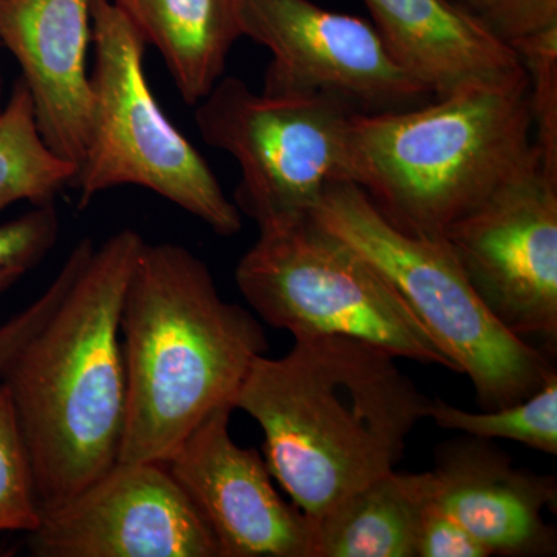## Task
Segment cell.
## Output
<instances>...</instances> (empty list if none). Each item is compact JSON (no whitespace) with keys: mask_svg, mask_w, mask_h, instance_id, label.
Segmentation results:
<instances>
[{"mask_svg":"<svg viewBox=\"0 0 557 557\" xmlns=\"http://www.w3.org/2000/svg\"><path fill=\"white\" fill-rule=\"evenodd\" d=\"M397 357L348 336L295 339L256 358L234 409L258 421L271 475L310 520L394 471L428 398Z\"/></svg>","mask_w":557,"mask_h":557,"instance_id":"cell-1","label":"cell"},{"mask_svg":"<svg viewBox=\"0 0 557 557\" xmlns=\"http://www.w3.org/2000/svg\"><path fill=\"white\" fill-rule=\"evenodd\" d=\"M141 234L95 248L3 383L35 475L40 511L75 496L119 460L126 418L121 311Z\"/></svg>","mask_w":557,"mask_h":557,"instance_id":"cell-2","label":"cell"},{"mask_svg":"<svg viewBox=\"0 0 557 557\" xmlns=\"http://www.w3.org/2000/svg\"><path fill=\"white\" fill-rule=\"evenodd\" d=\"M126 418L120 461L168 463L201 421L234 406L269 351L255 314L220 296L207 263L182 245L139 248L121 311Z\"/></svg>","mask_w":557,"mask_h":557,"instance_id":"cell-3","label":"cell"},{"mask_svg":"<svg viewBox=\"0 0 557 557\" xmlns=\"http://www.w3.org/2000/svg\"><path fill=\"white\" fill-rule=\"evenodd\" d=\"M347 149L348 180L391 225L440 240L502 186L541 166L530 83L354 113Z\"/></svg>","mask_w":557,"mask_h":557,"instance_id":"cell-4","label":"cell"},{"mask_svg":"<svg viewBox=\"0 0 557 557\" xmlns=\"http://www.w3.org/2000/svg\"><path fill=\"white\" fill-rule=\"evenodd\" d=\"M311 215L398 289L456 372L471 380L480 409L518 405L556 372L541 348L493 317L445 240L395 228L354 183L330 186Z\"/></svg>","mask_w":557,"mask_h":557,"instance_id":"cell-5","label":"cell"},{"mask_svg":"<svg viewBox=\"0 0 557 557\" xmlns=\"http://www.w3.org/2000/svg\"><path fill=\"white\" fill-rule=\"evenodd\" d=\"M91 42L90 131L72 183L78 207H89L106 190L139 186L220 236L239 233V209L199 150L161 110L146 78L145 40L112 0H91Z\"/></svg>","mask_w":557,"mask_h":557,"instance_id":"cell-6","label":"cell"},{"mask_svg":"<svg viewBox=\"0 0 557 557\" xmlns=\"http://www.w3.org/2000/svg\"><path fill=\"white\" fill-rule=\"evenodd\" d=\"M259 233L237 265L236 282L271 327L295 339L348 336L456 372L398 289L313 215Z\"/></svg>","mask_w":557,"mask_h":557,"instance_id":"cell-7","label":"cell"},{"mask_svg":"<svg viewBox=\"0 0 557 557\" xmlns=\"http://www.w3.org/2000/svg\"><path fill=\"white\" fill-rule=\"evenodd\" d=\"M351 115L327 97L255 94L236 76H223L196 110L203 141L239 163L233 203L259 231L309 218L330 186L350 183Z\"/></svg>","mask_w":557,"mask_h":557,"instance_id":"cell-8","label":"cell"},{"mask_svg":"<svg viewBox=\"0 0 557 557\" xmlns=\"http://www.w3.org/2000/svg\"><path fill=\"white\" fill-rule=\"evenodd\" d=\"M236 9L242 38L271 51L263 95L327 97L364 115L434 100L369 22L310 0H236Z\"/></svg>","mask_w":557,"mask_h":557,"instance_id":"cell-9","label":"cell"},{"mask_svg":"<svg viewBox=\"0 0 557 557\" xmlns=\"http://www.w3.org/2000/svg\"><path fill=\"white\" fill-rule=\"evenodd\" d=\"M442 239L505 329L555 350L557 178L541 166L525 172L454 222Z\"/></svg>","mask_w":557,"mask_h":557,"instance_id":"cell-10","label":"cell"},{"mask_svg":"<svg viewBox=\"0 0 557 557\" xmlns=\"http://www.w3.org/2000/svg\"><path fill=\"white\" fill-rule=\"evenodd\" d=\"M36 557H220L211 530L166 463L116 460L57 507L40 511Z\"/></svg>","mask_w":557,"mask_h":557,"instance_id":"cell-11","label":"cell"},{"mask_svg":"<svg viewBox=\"0 0 557 557\" xmlns=\"http://www.w3.org/2000/svg\"><path fill=\"white\" fill-rule=\"evenodd\" d=\"M234 406L209 413L168 461L220 557H311V520L273 486L267 461L230 434Z\"/></svg>","mask_w":557,"mask_h":557,"instance_id":"cell-12","label":"cell"},{"mask_svg":"<svg viewBox=\"0 0 557 557\" xmlns=\"http://www.w3.org/2000/svg\"><path fill=\"white\" fill-rule=\"evenodd\" d=\"M91 0H0V49L13 54L40 137L78 171L91 121Z\"/></svg>","mask_w":557,"mask_h":557,"instance_id":"cell-13","label":"cell"},{"mask_svg":"<svg viewBox=\"0 0 557 557\" xmlns=\"http://www.w3.org/2000/svg\"><path fill=\"white\" fill-rule=\"evenodd\" d=\"M431 475L435 502L491 556L556 555V530L544 519L557 505L553 475L516 468L491 440L467 434L438 446Z\"/></svg>","mask_w":557,"mask_h":557,"instance_id":"cell-14","label":"cell"},{"mask_svg":"<svg viewBox=\"0 0 557 557\" xmlns=\"http://www.w3.org/2000/svg\"><path fill=\"white\" fill-rule=\"evenodd\" d=\"M362 2L392 58L434 98L528 83L518 53L450 0Z\"/></svg>","mask_w":557,"mask_h":557,"instance_id":"cell-15","label":"cell"},{"mask_svg":"<svg viewBox=\"0 0 557 557\" xmlns=\"http://www.w3.org/2000/svg\"><path fill=\"white\" fill-rule=\"evenodd\" d=\"M153 46L186 104L197 106L225 75L242 38L236 0H112Z\"/></svg>","mask_w":557,"mask_h":557,"instance_id":"cell-16","label":"cell"},{"mask_svg":"<svg viewBox=\"0 0 557 557\" xmlns=\"http://www.w3.org/2000/svg\"><path fill=\"white\" fill-rule=\"evenodd\" d=\"M434 497L431 471H391L311 520V557H417L421 515Z\"/></svg>","mask_w":557,"mask_h":557,"instance_id":"cell-17","label":"cell"},{"mask_svg":"<svg viewBox=\"0 0 557 557\" xmlns=\"http://www.w3.org/2000/svg\"><path fill=\"white\" fill-rule=\"evenodd\" d=\"M75 175L40 137L30 94L17 78L0 112V211L20 201L54 203Z\"/></svg>","mask_w":557,"mask_h":557,"instance_id":"cell-18","label":"cell"},{"mask_svg":"<svg viewBox=\"0 0 557 557\" xmlns=\"http://www.w3.org/2000/svg\"><path fill=\"white\" fill-rule=\"evenodd\" d=\"M428 418L446 431L479 438H505L528 448L557 454V373L553 372L531 397L496 410L469 412L445 399H431Z\"/></svg>","mask_w":557,"mask_h":557,"instance_id":"cell-19","label":"cell"},{"mask_svg":"<svg viewBox=\"0 0 557 557\" xmlns=\"http://www.w3.org/2000/svg\"><path fill=\"white\" fill-rule=\"evenodd\" d=\"M40 508L27 446L14 412L9 387L0 383V533H30Z\"/></svg>","mask_w":557,"mask_h":557,"instance_id":"cell-20","label":"cell"},{"mask_svg":"<svg viewBox=\"0 0 557 557\" xmlns=\"http://www.w3.org/2000/svg\"><path fill=\"white\" fill-rule=\"evenodd\" d=\"M530 83L534 146L542 170L557 178V25L516 42Z\"/></svg>","mask_w":557,"mask_h":557,"instance_id":"cell-21","label":"cell"},{"mask_svg":"<svg viewBox=\"0 0 557 557\" xmlns=\"http://www.w3.org/2000/svg\"><path fill=\"white\" fill-rule=\"evenodd\" d=\"M60 237L54 203L33 207L21 218L0 225V295L38 267Z\"/></svg>","mask_w":557,"mask_h":557,"instance_id":"cell-22","label":"cell"},{"mask_svg":"<svg viewBox=\"0 0 557 557\" xmlns=\"http://www.w3.org/2000/svg\"><path fill=\"white\" fill-rule=\"evenodd\" d=\"M95 248L97 247L91 239H83L76 244L49 287L44 289L42 295L20 313L13 314L9 321L0 324V383L5 379L11 362L17 357L22 347L39 332L60 306Z\"/></svg>","mask_w":557,"mask_h":557,"instance_id":"cell-23","label":"cell"},{"mask_svg":"<svg viewBox=\"0 0 557 557\" xmlns=\"http://www.w3.org/2000/svg\"><path fill=\"white\" fill-rule=\"evenodd\" d=\"M487 33L512 47L557 25V0H450Z\"/></svg>","mask_w":557,"mask_h":557,"instance_id":"cell-24","label":"cell"},{"mask_svg":"<svg viewBox=\"0 0 557 557\" xmlns=\"http://www.w3.org/2000/svg\"><path fill=\"white\" fill-rule=\"evenodd\" d=\"M490 552L471 533L440 507L428 502L418 531L417 557H487Z\"/></svg>","mask_w":557,"mask_h":557,"instance_id":"cell-25","label":"cell"},{"mask_svg":"<svg viewBox=\"0 0 557 557\" xmlns=\"http://www.w3.org/2000/svg\"><path fill=\"white\" fill-rule=\"evenodd\" d=\"M3 104H5V102L2 100V70H0V112H2Z\"/></svg>","mask_w":557,"mask_h":557,"instance_id":"cell-26","label":"cell"}]
</instances>
